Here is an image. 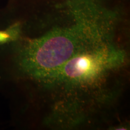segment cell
I'll return each mask as SVG.
<instances>
[{"label": "cell", "mask_w": 130, "mask_h": 130, "mask_svg": "<svg viewBox=\"0 0 130 130\" xmlns=\"http://www.w3.org/2000/svg\"><path fill=\"white\" fill-rule=\"evenodd\" d=\"M91 66L90 61L86 57H79L73 59L68 63L65 72L71 77H76L85 73Z\"/></svg>", "instance_id": "1"}, {"label": "cell", "mask_w": 130, "mask_h": 130, "mask_svg": "<svg viewBox=\"0 0 130 130\" xmlns=\"http://www.w3.org/2000/svg\"><path fill=\"white\" fill-rule=\"evenodd\" d=\"M22 24L18 22L5 30H0V44L15 42L20 37Z\"/></svg>", "instance_id": "2"}]
</instances>
